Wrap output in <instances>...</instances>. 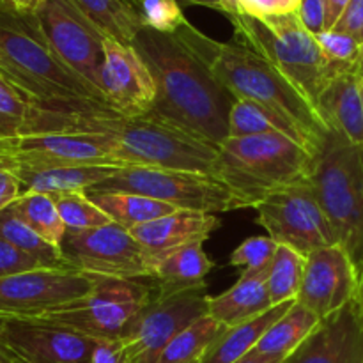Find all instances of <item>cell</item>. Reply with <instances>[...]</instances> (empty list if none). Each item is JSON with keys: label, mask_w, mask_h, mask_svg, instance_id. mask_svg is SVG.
<instances>
[{"label": "cell", "mask_w": 363, "mask_h": 363, "mask_svg": "<svg viewBox=\"0 0 363 363\" xmlns=\"http://www.w3.org/2000/svg\"><path fill=\"white\" fill-rule=\"evenodd\" d=\"M0 238L13 247L20 248L25 254L38 259L45 268H67L60 248L50 245L34 229H30L14 211L13 206L0 211Z\"/></svg>", "instance_id": "4dcf8cb0"}, {"label": "cell", "mask_w": 363, "mask_h": 363, "mask_svg": "<svg viewBox=\"0 0 363 363\" xmlns=\"http://www.w3.org/2000/svg\"><path fill=\"white\" fill-rule=\"evenodd\" d=\"M0 77L41 108L103 103L89 82L62 62L35 14H23L0 2Z\"/></svg>", "instance_id": "277c9868"}, {"label": "cell", "mask_w": 363, "mask_h": 363, "mask_svg": "<svg viewBox=\"0 0 363 363\" xmlns=\"http://www.w3.org/2000/svg\"><path fill=\"white\" fill-rule=\"evenodd\" d=\"M7 363H21V362H16V360H13V358H7Z\"/></svg>", "instance_id": "816d5d0a"}, {"label": "cell", "mask_w": 363, "mask_h": 363, "mask_svg": "<svg viewBox=\"0 0 363 363\" xmlns=\"http://www.w3.org/2000/svg\"><path fill=\"white\" fill-rule=\"evenodd\" d=\"M314 152L284 133L225 138L218 145L213 176L230 188L245 208L273 191L311 177Z\"/></svg>", "instance_id": "5b68a950"}, {"label": "cell", "mask_w": 363, "mask_h": 363, "mask_svg": "<svg viewBox=\"0 0 363 363\" xmlns=\"http://www.w3.org/2000/svg\"><path fill=\"white\" fill-rule=\"evenodd\" d=\"M41 268H45V266L38 259L25 254L20 248L13 247V245L0 238V279L21 275V273H28Z\"/></svg>", "instance_id": "f35d334b"}, {"label": "cell", "mask_w": 363, "mask_h": 363, "mask_svg": "<svg viewBox=\"0 0 363 363\" xmlns=\"http://www.w3.org/2000/svg\"><path fill=\"white\" fill-rule=\"evenodd\" d=\"M57 208L60 218L69 233L92 230L113 223L110 216L92 201L87 191H74V194L55 195Z\"/></svg>", "instance_id": "e575fe53"}, {"label": "cell", "mask_w": 363, "mask_h": 363, "mask_svg": "<svg viewBox=\"0 0 363 363\" xmlns=\"http://www.w3.org/2000/svg\"><path fill=\"white\" fill-rule=\"evenodd\" d=\"M59 248L67 268L87 275L151 280L155 272L149 250L117 223L82 233L67 230Z\"/></svg>", "instance_id": "8fae6325"}, {"label": "cell", "mask_w": 363, "mask_h": 363, "mask_svg": "<svg viewBox=\"0 0 363 363\" xmlns=\"http://www.w3.org/2000/svg\"><path fill=\"white\" fill-rule=\"evenodd\" d=\"M176 35L208 66L234 99H250L277 113L301 131L312 151H319L330 133L328 128L315 106L272 62L236 39L220 43L208 38L190 21Z\"/></svg>", "instance_id": "3957f363"}, {"label": "cell", "mask_w": 363, "mask_h": 363, "mask_svg": "<svg viewBox=\"0 0 363 363\" xmlns=\"http://www.w3.org/2000/svg\"><path fill=\"white\" fill-rule=\"evenodd\" d=\"M96 188L145 195L174 206L181 211L216 215V213L245 209L243 202L230 191L223 181L213 174L194 172V170L130 165L121 169L116 176Z\"/></svg>", "instance_id": "9c48e42d"}, {"label": "cell", "mask_w": 363, "mask_h": 363, "mask_svg": "<svg viewBox=\"0 0 363 363\" xmlns=\"http://www.w3.org/2000/svg\"><path fill=\"white\" fill-rule=\"evenodd\" d=\"M124 167L105 163H23L13 162L21 194L64 195L87 191L116 176Z\"/></svg>", "instance_id": "ffe728a7"}, {"label": "cell", "mask_w": 363, "mask_h": 363, "mask_svg": "<svg viewBox=\"0 0 363 363\" xmlns=\"http://www.w3.org/2000/svg\"><path fill=\"white\" fill-rule=\"evenodd\" d=\"M241 13L252 16H273V14L296 13L300 0H238Z\"/></svg>", "instance_id": "b9f144b4"}, {"label": "cell", "mask_w": 363, "mask_h": 363, "mask_svg": "<svg viewBox=\"0 0 363 363\" xmlns=\"http://www.w3.org/2000/svg\"><path fill=\"white\" fill-rule=\"evenodd\" d=\"M264 133H284L312 151L307 138L301 135V131L296 126L284 121L277 113L269 112L264 106L250 101V99H234L229 112V137L240 138Z\"/></svg>", "instance_id": "83f0119b"}, {"label": "cell", "mask_w": 363, "mask_h": 363, "mask_svg": "<svg viewBox=\"0 0 363 363\" xmlns=\"http://www.w3.org/2000/svg\"><path fill=\"white\" fill-rule=\"evenodd\" d=\"M177 2L184 4V6H202V7H209V9H215L223 13V6L220 0H177Z\"/></svg>", "instance_id": "7dc6e473"}, {"label": "cell", "mask_w": 363, "mask_h": 363, "mask_svg": "<svg viewBox=\"0 0 363 363\" xmlns=\"http://www.w3.org/2000/svg\"><path fill=\"white\" fill-rule=\"evenodd\" d=\"M35 18L62 62L101 94L99 77L106 39L101 28L74 0H45Z\"/></svg>", "instance_id": "4fadbf2b"}, {"label": "cell", "mask_w": 363, "mask_h": 363, "mask_svg": "<svg viewBox=\"0 0 363 363\" xmlns=\"http://www.w3.org/2000/svg\"><path fill=\"white\" fill-rule=\"evenodd\" d=\"M332 30L353 35L363 45V0H351L347 9L344 11V14Z\"/></svg>", "instance_id": "7bdbcfd3"}, {"label": "cell", "mask_w": 363, "mask_h": 363, "mask_svg": "<svg viewBox=\"0 0 363 363\" xmlns=\"http://www.w3.org/2000/svg\"><path fill=\"white\" fill-rule=\"evenodd\" d=\"M234 39L272 62L312 105L337 73L353 67L333 66L323 55L318 39L301 23L298 13L229 18ZM354 71V69H353Z\"/></svg>", "instance_id": "8992f818"}, {"label": "cell", "mask_w": 363, "mask_h": 363, "mask_svg": "<svg viewBox=\"0 0 363 363\" xmlns=\"http://www.w3.org/2000/svg\"><path fill=\"white\" fill-rule=\"evenodd\" d=\"M80 9L98 25L106 38L131 45L142 28L140 18L130 0H74Z\"/></svg>", "instance_id": "f546056e"}, {"label": "cell", "mask_w": 363, "mask_h": 363, "mask_svg": "<svg viewBox=\"0 0 363 363\" xmlns=\"http://www.w3.org/2000/svg\"><path fill=\"white\" fill-rule=\"evenodd\" d=\"M351 0H325L326 9H328V30H332L337 25V21L340 20V16L344 14V11L347 9Z\"/></svg>", "instance_id": "f6af8a7d"}, {"label": "cell", "mask_w": 363, "mask_h": 363, "mask_svg": "<svg viewBox=\"0 0 363 363\" xmlns=\"http://www.w3.org/2000/svg\"><path fill=\"white\" fill-rule=\"evenodd\" d=\"M227 326L206 314L188 328L177 333L158 354L155 363H197L204 358L209 347L216 342Z\"/></svg>", "instance_id": "f1b7e54d"}, {"label": "cell", "mask_w": 363, "mask_h": 363, "mask_svg": "<svg viewBox=\"0 0 363 363\" xmlns=\"http://www.w3.org/2000/svg\"><path fill=\"white\" fill-rule=\"evenodd\" d=\"M358 291L360 282L353 261L340 245H332L307 255L296 301L325 319L358 298Z\"/></svg>", "instance_id": "e0dca14e"}, {"label": "cell", "mask_w": 363, "mask_h": 363, "mask_svg": "<svg viewBox=\"0 0 363 363\" xmlns=\"http://www.w3.org/2000/svg\"><path fill=\"white\" fill-rule=\"evenodd\" d=\"M307 257L287 245H279L268 268V293L272 305L296 301L305 275Z\"/></svg>", "instance_id": "d6a6232c"}, {"label": "cell", "mask_w": 363, "mask_h": 363, "mask_svg": "<svg viewBox=\"0 0 363 363\" xmlns=\"http://www.w3.org/2000/svg\"><path fill=\"white\" fill-rule=\"evenodd\" d=\"M11 206L21 216V220L30 229H34L43 240L48 241L53 247H60L67 229L60 218L53 195L28 191V194H21V197Z\"/></svg>", "instance_id": "1f68e13d"}, {"label": "cell", "mask_w": 363, "mask_h": 363, "mask_svg": "<svg viewBox=\"0 0 363 363\" xmlns=\"http://www.w3.org/2000/svg\"><path fill=\"white\" fill-rule=\"evenodd\" d=\"M0 152L23 163H105L130 167L113 156L101 135L74 131H39L0 140Z\"/></svg>", "instance_id": "ac0fdd59"}, {"label": "cell", "mask_w": 363, "mask_h": 363, "mask_svg": "<svg viewBox=\"0 0 363 363\" xmlns=\"http://www.w3.org/2000/svg\"><path fill=\"white\" fill-rule=\"evenodd\" d=\"M319 323L321 319L314 312L294 301L293 307L269 326L254 351L262 357L284 362L305 342Z\"/></svg>", "instance_id": "4316f807"}, {"label": "cell", "mask_w": 363, "mask_h": 363, "mask_svg": "<svg viewBox=\"0 0 363 363\" xmlns=\"http://www.w3.org/2000/svg\"><path fill=\"white\" fill-rule=\"evenodd\" d=\"M96 275L73 268H41L0 279V315L41 318L91 293Z\"/></svg>", "instance_id": "5bb4252c"}, {"label": "cell", "mask_w": 363, "mask_h": 363, "mask_svg": "<svg viewBox=\"0 0 363 363\" xmlns=\"http://www.w3.org/2000/svg\"><path fill=\"white\" fill-rule=\"evenodd\" d=\"M6 6L13 7L14 11L23 14H35L39 11V7L43 6L45 0H0Z\"/></svg>", "instance_id": "bcb514c9"}, {"label": "cell", "mask_w": 363, "mask_h": 363, "mask_svg": "<svg viewBox=\"0 0 363 363\" xmlns=\"http://www.w3.org/2000/svg\"><path fill=\"white\" fill-rule=\"evenodd\" d=\"M156 84V116L220 145L229 137L234 98L204 62L177 38L142 27L131 43Z\"/></svg>", "instance_id": "7a4b0ae2"}, {"label": "cell", "mask_w": 363, "mask_h": 363, "mask_svg": "<svg viewBox=\"0 0 363 363\" xmlns=\"http://www.w3.org/2000/svg\"><path fill=\"white\" fill-rule=\"evenodd\" d=\"M234 363H282V362L273 360V358H268V357H262V354H257L255 351H252L250 354H247V357H243L241 360Z\"/></svg>", "instance_id": "c3c4849f"}, {"label": "cell", "mask_w": 363, "mask_h": 363, "mask_svg": "<svg viewBox=\"0 0 363 363\" xmlns=\"http://www.w3.org/2000/svg\"><path fill=\"white\" fill-rule=\"evenodd\" d=\"M39 131L101 135L113 156L126 165L213 174L218 160V145L195 137L156 113L123 116L103 103L41 108L35 133Z\"/></svg>", "instance_id": "6da1fadb"}, {"label": "cell", "mask_w": 363, "mask_h": 363, "mask_svg": "<svg viewBox=\"0 0 363 363\" xmlns=\"http://www.w3.org/2000/svg\"><path fill=\"white\" fill-rule=\"evenodd\" d=\"M197 363H201V362H197Z\"/></svg>", "instance_id": "f5cc1de1"}, {"label": "cell", "mask_w": 363, "mask_h": 363, "mask_svg": "<svg viewBox=\"0 0 363 363\" xmlns=\"http://www.w3.org/2000/svg\"><path fill=\"white\" fill-rule=\"evenodd\" d=\"M354 74L358 77V80H362V78H363V45H362V50H360V57H358L357 64H354Z\"/></svg>", "instance_id": "681fc988"}, {"label": "cell", "mask_w": 363, "mask_h": 363, "mask_svg": "<svg viewBox=\"0 0 363 363\" xmlns=\"http://www.w3.org/2000/svg\"><path fill=\"white\" fill-rule=\"evenodd\" d=\"M215 262L206 255L202 243L184 245L155 259L151 284L158 293H177L204 284Z\"/></svg>", "instance_id": "cb8c5ba5"}, {"label": "cell", "mask_w": 363, "mask_h": 363, "mask_svg": "<svg viewBox=\"0 0 363 363\" xmlns=\"http://www.w3.org/2000/svg\"><path fill=\"white\" fill-rule=\"evenodd\" d=\"M98 342L45 319L0 315V351L21 363H91Z\"/></svg>", "instance_id": "9a60e30c"}, {"label": "cell", "mask_w": 363, "mask_h": 363, "mask_svg": "<svg viewBox=\"0 0 363 363\" xmlns=\"http://www.w3.org/2000/svg\"><path fill=\"white\" fill-rule=\"evenodd\" d=\"M293 305L294 301L275 305L269 311L262 312V314L255 315L248 321L225 328L222 335L216 339V342L209 347L201 363H234L250 354L259 344V340L262 339V335L268 332L269 326L277 319L282 318Z\"/></svg>", "instance_id": "d4e9b609"}, {"label": "cell", "mask_w": 363, "mask_h": 363, "mask_svg": "<svg viewBox=\"0 0 363 363\" xmlns=\"http://www.w3.org/2000/svg\"><path fill=\"white\" fill-rule=\"evenodd\" d=\"M282 363H363V305L358 298L318 328Z\"/></svg>", "instance_id": "d6986e66"}, {"label": "cell", "mask_w": 363, "mask_h": 363, "mask_svg": "<svg viewBox=\"0 0 363 363\" xmlns=\"http://www.w3.org/2000/svg\"><path fill=\"white\" fill-rule=\"evenodd\" d=\"M21 197V184L13 170V160L0 152V211Z\"/></svg>", "instance_id": "60d3db41"}, {"label": "cell", "mask_w": 363, "mask_h": 363, "mask_svg": "<svg viewBox=\"0 0 363 363\" xmlns=\"http://www.w3.org/2000/svg\"><path fill=\"white\" fill-rule=\"evenodd\" d=\"M257 222L275 243L287 245L307 257L319 248L339 245L318 201L311 177L273 191L257 206Z\"/></svg>", "instance_id": "30bf717a"}, {"label": "cell", "mask_w": 363, "mask_h": 363, "mask_svg": "<svg viewBox=\"0 0 363 363\" xmlns=\"http://www.w3.org/2000/svg\"><path fill=\"white\" fill-rule=\"evenodd\" d=\"M209 298L206 282L177 293L155 289L151 301L123 339L124 363H155L177 333L208 314Z\"/></svg>", "instance_id": "7c38bea8"}, {"label": "cell", "mask_w": 363, "mask_h": 363, "mask_svg": "<svg viewBox=\"0 0 363 363\" xmlns=\"http://www.w3.org/2000/svg\"><path fill=\"white\" fill-rule=\"evenodd\" d=\"M360 96H362V103H363V78L360 80Z\"/></svg>", "instance_id": "f907efd6"}, {"label": "cell", "mask_w": 363, "mask_h": 363, "mask_svg": "<svg viewBox=\"0 0 363 363\" xmlns=\"http://www.w3.org/2000/svg\"><path fill=\"white\" fill-rule=\"evenodd\" d=\"M39 106L0 77V140L35 133Z\"/></svg>", "instance_id": "836d02e7"}, {"label": "cell", "mask_w": 363, "mask_h": 363, "mask_svg": "<svg viewBox=\"0 0 363 363\" xmlns=\"http://www.w3.org/2000/svg\"><path fill=\"white\" fill-rule=\"evenodd\" d=\"M277 247L279 243H275L268 234L248 238L240 247L234 248L229 262L236 268H241V272H261L272 264Z\"/></svg>", "instance_id": "8d00e7d4"}, {"label": "cell", "mask_w": 363, "mask_h": 363, "mask_svg": "<svg viewBox=\"0 0 363 363\" xmlns=\"http://www.w3.org/2000/svg\"><path fill=\"white\" fill-rule=\"evenodd\" d=\"M315 110L328 128L351 144L363 145V103L360 80L353 69L337 73L315 101Z\"/></svg>", "instance_id": "7402d4cb"}, {"label": "cell", "mask_w": 363, "mask_h": 363, "mask_svg": "<svg viewBox=\"0 0 363 363\" xmlns=\"http://www.w3.org/2000/svg\"><path fill=\"white\" fill-rule=\"evenodd\" d=\"M323 211L337 241L363 277V145L351 144L330 131L314 156L311 172Z\"/></svg>", "instance_id": "52a82bcc"}, {"label": "cell", "mask_w": 363, "mask_h": 363, "mask_svg": "<svg viewBox=\"0 0 363 363\" xmlns=\"http://www.w3.org/2000/svg\"><path fill=\"white\" fill-rule=\"evenodd\" d=\"M296 13L303 27L314 35L328 30V9L325 0H300Z\"/></svg>", "instance_id": "ab89813d"}, {"label": "cell", "mask_w": 363, "mask_h": 363, "mask_svg": "<svg viewBox=\"0 0 363 363\" xmlns=\"http://www.w3.org/2000/svg\"><path fill=\"white\" fill-rule=\"evenodd\" d=\"M91 363H124V344L119 340H99Z\"/></svg>", "instance_id": "ee69618b"}, {"label": "cell", "mask_w": 363, "mask_h": 363, "mask_svg": "<svg viewBox=\"0 0 363 363\" xmlns=\"http://www.w3.org/2000/svg\"><path fill=\"white\" fill-rule=\"evenodd\" d=\"M99 91L106 106L123 116H144L155 108L156 84L145 60L131 45L105 39Z\"/></svg>", "instance_id": "2e32d148"}, {"label": "cell", "mask_w": 363, "mask_h": 363, "mask_svg": "<svg viewBox=\"0 0 363 363\" xmlns=\"http://www.w3.org/2000/svg\"><path fill=\"white\" fill-rule=\"evenodd\" d=\"M142 27L163 34H176L184 23L183 9L177 0H130Z\"/></svg>", "instance_id": "d590c367"}, {"label": "cell", "mask_w": 363, "mask_h": 363, "mask_svg": "<svg viewBox=\"0 0 363 363\" xmlns=\"http://www.w3.org/2000/svg\"><path fill=\"white\" fill-rule=\"evenodd\" d=\"M315 39H318L323 55L326 57L330 64L354 69V64L360 57L362 43L357 41L353 35L337 30H325L315 35Z\"/></svg>", "instance_id": "74e56055"}, {"label": "cell", "mask_w": 363, "mask_h": 363, "mask_svg": "<svg viewBox=\"0 0 363 363\" xmlns=\"http://www.w3.org/2000/svg\"><path fill=\"white\" fill-rule=\"evenodd\" d=\"M222 222L216 215L199 211H176L145 225L131 229V236L156 257L191 243H204Z\"/></svg>", "instance_id": "44dd1931"}, {"label": "cell", "mask_w": 363, "mask_h": 363, "mask_svg": "<svg viewBox=\"0 0 363 363\" xmlns=\"http://www.w3.org/2000/svg\"><path fill=\"white\" fill-rule=\"evenodd\" d=\"M268 268L241 272L240 280L230 289L209 298L208 314L229 328L269 311L273 305L268 293Z\"/></svg>", "instance_id": "603a6c76"}, {"label": "cell", "mask_w": 363, "mask_h": 363, "mask_svg": "<svg viewBox=\"0 0 363 363\" xmlns=\"http://www.w3.org/2000/svg\"><path fill=\"white\" fill-rule=\"evenodd\" d=\"M87 195L110 216L113 223L128 230L181 211V209L165 204V202L145 197V195L131 194V191L91 188V190H87Z\"/></svg>", "instance_id": "484cf974"}, {"label": "cell", "mask_w": 363, "mask_h": 363, "mask_svg": "<svg viewBox=\"0 0 363 363\" xmlns=\"http://www.w3.org/2000/svg\"><path fill=\"white\" fill-rule=\"evenodd\" d=\"M152 293V284L142 282V279L96 277L91 293L39 319L94 340H119L130 332Z\"/></svg>", "instance_id": "ba28073f"}]
</instances>
